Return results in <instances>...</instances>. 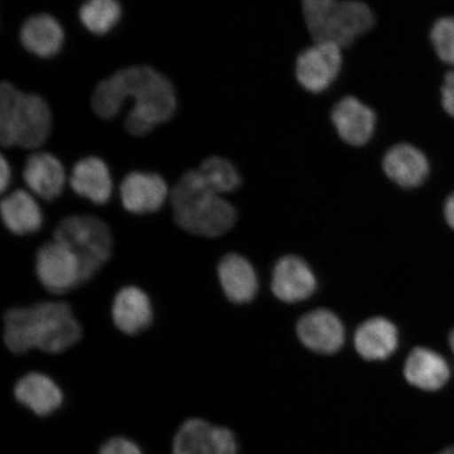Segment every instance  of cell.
Wrapping results in <instances>:
<instances>
[{"mask_svg": "<svg viewBox=\"0 0 454 454\" xmlns=\"http://www.w3.org/2000/svg\"><path fill=\"white\" fill-rule=\"evenodd\" d=\"M128 99H133L134 106L126 128L134 136H145L159 124L168 122L177 106L172 82L151 67L137 66L101 82L93 94V110L99 117L111 119Z\"/></svg>", "mask_w": 454, "mask_h": 454, "instance_id": "obj_1", "label": "cell"}, {"mask_svg": "<svg viewBox=\"0 0 454 454\" xmlns=\"http://www.w3.org/2000/svg\"><path fill=\"white\" fill-rule=\"evenodd\" d=\"M52 114L41 96L26 94L4 82L0 88V142L3 146L35 150L49 138Z\"/></svg>", "mask_w": 454, "mask_h": 454, "instance_id": "obj_2", "label": "cell"}, {"mask_svg": "<svg viewBox=\"0 0 454 454\" xmlns=\"http://www.w3.org/2000/svg\"><path fill=\"white\" fill-rule=\"evenodd\" d=\"M54 240L75 254L81 268L82 284L98 274L112 254L113 237L105 221L90 215H73L57 226Z\"/></svg>", "mask_w": 454, "mask_h": 454, "instance_id": "obj_3", "label": "cell"}, {"mask_svg": "<svg viewBox=\"0 0 454 454\" xmlns=\"http://www.w3.org/2000/svg\"><path fill=\"white\" fill-rule=\"evenodd\" d=\"M32 331L35 348L47 354H61L82 337L81 325L69 304L44 302L31 306Z\"/></svg>", "mask_w": 454, "mask_h": 454, "instance_id": "obj_4", "label": "cell"}, {"mask_svg": "<svg viewBox=\"0 0 454 454\" xmlns=\"http://www.w3.org/2000/svg\"><path fill=\"white\" fill-rule=\"evenodd\" d=\"M344 49L325 41H312L301 50L294 65V75L306 93L320 95L337 82L344 67Z\"/></svg>", "mask_w": 454, "mask_h": 454, "instance_id": "obj_5", "label": "cell"}, {"mask_svg": "<svg viewBox=\"0 0 454 454\" xmlns=\"http://www.w3.org/2000/svg\"><path fill=\"white\" fill-rule=\"evenodd\" d=\"M376 26L377 15L364 0H340L311 39L331 42L345 50L371 34Z\"/></svg>", "mask_w": 454, "mask_h": 454, "instance_id": "obj_6", "label": "cell"}, {"mask_svg": "<svg viewBox=\"0 0 454 454\" xmlns=\"http://www.w3.org/2000/svg\"><path fill=\"white\" fill-rule=\"evenodd\" d=\"M175 223L192 235L215 238L235 225L237 212L230 202L218 194H208L180 211L174 212Z\"/></svg>", "mask_w": 454, "mask_h": 454, "instance_id": "obj_7", "label": "cell"}, {"mask_svg": "<svg viewBox=\"0 0 454 454\" xmlns=\"http://www.w3.org/2000/svg\"><path fill=\"white\" fill-rule=\"evenodd\" d=\"M36 275L48 292L57 294L69 293L82 284L81 268L75 254L56 240L45 243L39 249Z\"/></svg>", "mask_w": 454, "mask_h": 454, "instance_id": "obj_8", "label": "cell"}, {"mask_svg": "<svg viewBox=\"0 0 454 454\" xmlns=\"http://www.w3.org/2000/svg\"><path fill=\"white\" fill-rule=\"evenodd\" d=\"M331 119L340 138L354 146L371 141L378 121L372 107L354 95L344 96L336 102Z\"/></svg>", "mask_w": 454, "mask_h": 454, "instance_id": "obj_9", "label": "cell"}, {"mask_svg": "<svg viewBox=\"0 0 454 454\" xmlns=\"http://www.w3.org/2000/svg\"><path fill=\"white\" fill-rule=\"evenodd\" d=\"M297 333L306 348L323 355L337 353L345 340L342 322L327 309L312 310L301 317Z\"/></svg>", "mask_w": 454, "mask_h": 454, "instance_id": "obj_10", "label": "cell"}, {"mask_svg": "<svg viewBox=\"0 0 454 454\" xmlns=\"http://www.w3.org/2000/svg\"><path fill=\"white\" fill-rule=\"evenodd\" d=\"M166 181L153 173L133 172L121 186V196L127 211L145 215L159 211L168 196Z\"/></svg>", "mask_w": 454, "mask_h": 454, "instance_id": "obj_11", "label": "cell"}, {"mask_svg": "<svg viewBox=\"0 0 454 454\" xmlns=\"http://www.w3.org/2000/svg\"><path fill=\"white\" fill-rule=\"evenodd\" d=\"M314 272L304 260L286 255L278 261L272 274L271 288L275 296L286 303L306 300L315 293Z\"/></svg>", "mask_w": 454, "mask_h": 454, "instance_id": "obj_12", "label": "cell"}, {"mask_svg": "<svg viewBox=\"0 0 454 454\" xmlns=\"http://www.w3.org/2000/svg\"><path fill=\"white\" fill-rule=\"evenodd\" d=\"M14 396L38 417L51 416L64 403L59 386L41 372H30L20 378L15 385Z\"/></svg>", "mask_w": 454, "mask_h": 454, "instance_id": "obj_13", "label": "cell"}, {"mask_svg": "<svg viewBox=\"0 0 454 454\" xmlns=\"http://www.w3.org/2000/svg\"><path fill=\"white\" fill-rule=\"evenodd\" d=\"M383 168L391 180L405 189L423 184L429 175L427 157L410 144L391 147L384 157Z\"/></svg>", "mask_w": 454, "mask_h": 454, "instance_id": "obj_14", "label": "cell"}, {"mask_svg": "<svg viewBox=\"0 0 454 454\" xmlns=\"http://www.w3.org/2000/svg\"><path fill=\"white\" fill-rule=\"evenodd\" d=\"M114 325L128 336H135L149 328L153 322V308L149 297L136 286L121 289L114 299Z\"/></svg>", "mask_w": 454, "mask_h": 454, "instance_id": "obj_15", "label": "cell"}, {"mask_svg": "<svg viewBox=\"0 0 454 454\" xmlns=\"http://www.w3.org/2000/svg\"><path fill=\"white\" fill-rule=\"evenodd\" d=\"M24 179L34 194L52 201L64 190L66 174L59 159L50 153L38 152L27 159Z\"/></svg>", "mask_w": 454, "mask_h": 454, "instance_id": "obj_16", "label": "cell"}, {"mask_svg": "<svg viewBox=\"0 0 454 454\" xmlns=\"http://www.w3.org/2000/svg\"><path fill=\"white\" fill-rule=\"evenodd\" d=\"M404 374L414 387L426 391L439 390L450 381V364L440 354L426 348H414L408 356Z\"/></svg>", "mask_w": 454, "mask_h": 454, "instance_id": "obj_17", "label": "cell"}, {"mask_svg": "<svg viewBox=\"0 0 454 454\" xmlns=\"http://www.w3.org/2000/svg\"><path fill=\"white\" fill-rule=\"evenodd\" d=\"M218 276L225 296L232 303L251 302L257 294V275L253 265L240 254H226L220 261Z\"/></svg>", "mask_w": 454, "mask_h": 454, "instance_id": "obj_18", "label": "cell"}, {"mask_svg": "<svg viewBox=\"0 0 454 454\" xmlns=\"http://www.w3.org/2000/svg\"><path fill=\"white\" fill-rule=\"evenodd\" d=\"M357 354L367 361L388 359L399 345V333L394 323L372 317L357 328L355 337Z\"/></svg>", "mask_w": 454, "mask_h": 454, "instance_id": "obj_19", "label": "cell"}, {"mask_svg": "<svg viewBox=\"0 0 454 454\" xmlns=\"http://www.w3.org/2000/svg\"><path fill=\"white\" fill-rule=\"evenodd\" d=\"M70 184L79 196L95 204H106L112 196V178L106 164L99 158L89 157L73 168Z\"/></svg>", "mask_w": 454, "mask_h": 454, "instance_id": "obj_20", "label": "cell"}, {"mask_svg": "<svg viewBox=\"0 0 454 454\" xmlns=\"http://www.w3.org/2000/svg\"><path fill=\"white\" fill-rule=\"evenodd\" d=\"M20 39L24 47L39 57L54 56L64 43L65 33L53 16H32L21 27Z\"/></svg>", "mask_w": 454, "mask_h": 454, "instance_id": "obj_21", "label": "cell"}, {"mask_svg": "<svg viewBox=\"0 0 454 454\" xmlns=\"http://www.w3.org/2000/svg\"><path fill=\"white\" fill-rule=\"evenodd\" d=\"M2 217L15 235L34 234L41 230L43 214L34 198L25 191H15L3 199Z\"/></svg>", "mask_w": 454, "mask_h": 454, "instance_id": "obj_22", "label": "cell"}, {"mask_svg": "<svg viewBox=\"0 0 454 454\" xmlns=\"http://www.w3.org/2000/svg\"><path fill=\"white\" fill-rule=\"evenodd\" d=\"M4 344L13 354H27L35 348L32 332L31 308H14L4 316Z\"/></svg>", "mask_w": 454, "mask_h": 454, "instance_id": "obj_23", "label": "cell"}, {"mask_svg": "<svg viewBox=\"0 0 454 454\" xmlns=\"http://www.w3.org/2000/svg\"><path fill=\"white\" fill-rule=\"evenodd\" d=\"M213 427L206 419H187L175 435L173 454H212Z\"/></svg>", "mask_w": 454, "mask_h": 454, "instance_id": "obj_24", "label": "cell"}, {"mask_svg": "<svg viewBox=\"0 0 454 454\" xmlns=\"http://www.w3.org/2000/svg\"><path fill=\"white\" fill-rule=\"evenodd\" d=\"M121 16V8L117 0H87L79 11L82 25L98 35L110 32Z\"/></svg>", "mask_w": 454, "mask_h": 454, "instance_id": "obj_25", "label": "cell"}, {"mask_svg": "<svg viewBox=\"0 0 454 454\" xmlns=\"http://www.w3.org/2000/svg\"><path fill=\"white\" fill-rule=\"evenodd\" d=\"M198 169L215 194L234 192L241 184L240 175L238 174L236 168L224 158L209 157Z\"/></svg>", "mask_w": 454, "mask_h": 454, "instance_id": "obj_26", "label": "cell"}, {"mask_svg": "<svg viewBox=\"0 0 454 454\" xmlns=\"http://www.w3.org/2000/svg\"><path fill=\"white\" fill-rule=\"evenodd\" d=\"M429 39L439 59L454 67V16L435 20L430 28Z\"/></svg>", "mask_w": 454, "mask_h": 454, "instance_id": "obj_27", "label": "cell"}, {"mask_svg": "<svg viewBox=\"0 0 454 454\" xmlns=\"http://www.w3.org/2000/svg\"><path fill=\"white\" fill-rule=\"evenodd\" d=\"M340 0H300L301 12L310 37Z\"/></svg>", "mask_w": 454, "mask_h": 454, "instance_id": "obj_28", "label": "cell"}, {"mask_svg": "<svg viewBox=\"0 0 454 454\" xmlns=\"http://www.w3.org/2000/svg\"><path fill=\"white\" fill-rule=\"evenodd\" d=\"M212 454H238V442L234 434L225 427H213Z\"/></svg>", "mask_w": 454, "mask_h": 454, "instance_id": "obj_29", "label": "cell"}, {"mask_svg": "<svg viewBox=\"0 0 454 454\" xmlns=\"http://www.w3.org/2000/svg\"><path fill=\"white\" fill-rule=\"evenodd\" d=\"M98 454H144L135 442L121 436L107 440L101 446Z\"/></svg>", "mask_w": 454, "mask_h": 454, "instance_id": "obj_30", "label": "cell"}, {"mask_svg": "<svg viewBox=\"0 0 454 454\" xmlns=\"http://www.w3.org/2000/svg\"><path fill=\"white\" fill-rule=\"evenodd\" d=\"M441 104L448 115L454 118V70L446 74L442 83Z\"/></svg>", "mask_w": 454, "mask_h": 454, "instance_id": "obj_31", "label": "cell"}, {"mask_svg": "<svg viewBox=\"0 0 454 454\" xmlns=\"http://www.w3.org/2000/svg\"><path fill=\"white\" fill-rule=\"evenodd\" d=\"M10 179L11 169L9 163L5 160L4 157H2V160H0V189H2V192H4L5 190H7Z\"/></svg>", "mask_w": 454, "mask_h": 454, "instance_id": "obj_32", "label": "cell"}, {"mask_svg": "<svg viewBox=\"0 0 454 454\" xmlns=\"http://www.w3.org/2000/svg\"><path fill=\"white\" fill-rule=\"evenodd\" d=\"M444 214L448 225L454 230V192L446 200Z\"/></svg>", "mask_w": 454, "mask_h": 454, "instance_id": "obj_33", "label": "cell"}, {"mask_svg": "<svg viewBox=\"0 0 454 454\" xmlns=\"http://www.w3.org/2000/svg\"><path fill=\"white\" fill-rule=\"evenodd\" d=\"M450 348L454 354V329H452V331L450 334Z\"/></svg>", "mask_w": 454, "mask_h": 454, "instance_id": "obj_34", "label": "cell"}, {"mask_svg": "<svg viewBox=\"0 0 454 454\" xmlns=\"http://www.w3.org/2000/svg\"><path fill=\"white\" fill-rule=\"evenodd\" d=\"M438 454H454V446L448 447Z\"/></svg>", "mask_w": 454, "mask_h": 454, "instance_id": "obj_35", "label": "cell"}]
</instances>
